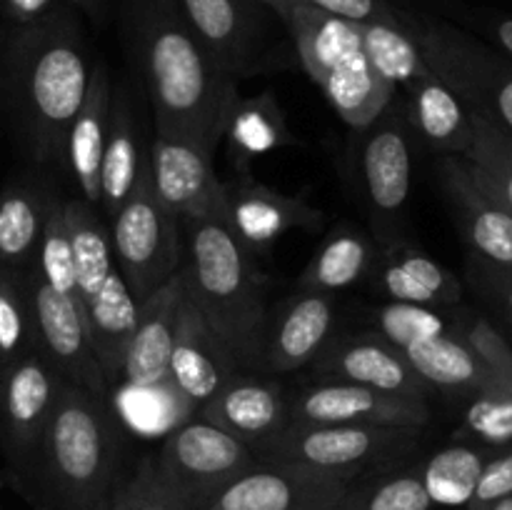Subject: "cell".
Wrapping results in <instances>:
<instances>
[{
  "mask_svg": "<svg viewBox=\"0 0 512 510\" xmlns=\"http://www.w3.org/2000/svg\"><path fill=\"white\" fill-rule=\"evenodd\" d=\"M185 293L245 368H260L268 298L265 278L248 253L220 220H183Z\"/></svg>",
  "mask_w": 512,
  "mask_h": 510,
  "instance_id": "cell-4",
  "label": "cell"
},
{
  "mask_svg": "<svg viewBox=\"0 0 512 510\" xmlns=\"http://www.w3.org/2000/svg\"><path fill=\"white\" fill-rule=\"evenodd\" d=\"M125 25L155 113V133L218 148L238 100L235 78L213 58L175 0H125Z\"/></svg>",
  "mask_w": 512,
  "mask_h": 510,
  "instance_id": "cell-1",
  "label": "cell"
},
{
  "mask_svg": "<svg viewBox=\"0 0 512 510\" xmlns=\"http://www.w3.org/2000/svg\"><path fill=\"white\" fill-rule=\"evenodd\" d=\"M283 23L288 25L300 65L313 83H318L325 73L363 53L358 25L323 13L308 3L295 5Z\"/></svg>",
  "mask_w": 512,
  "mask_h": 510,
  "instance_id": "cell-30",
  "label": "cell"
},
{
  "mask_svg": "<svg viewBox=\"0 0 512 510\" xmlns=\"http://www.w3.org/2000/svg\"><path fill=\"white\" fill-rule=\"evenodd\" d=\"M303 3L313 5V8L323 10V13L335 15L348 23L365 25V23H388V25H403V13L390 8L385 0H303Z\"/></svg>",
  "mask_w": 512,
  "mask_h": 510,
  "instance_id": "cell-46",
  "label": "cell"
},
{
  "mask_svg": "<svg viewBox=\"0 0 512 510\" xmlns=\"http://www.w3.org/2000/svg\"><path fill=\"white\" fill-rule=\"evenodd\" d=\"M493 453L495 450L478 443H453L430 455L420 463V475L430 500L445 508H465Z\"/></svg>",
  "mask_w": 512,
  "mask_h": 510,
  "instance_id": "cell-36",
  "label": "cell"
},
{
  "mask_svg": "<svg viewBox=\"0 0 512 510\" xmlns=\"http://www.w3.org/2000/svg\"><path fill=\"white\" fill-rule=\"evenodd\" d=\"M468 273L475 288L503 313V318L508 320L512 328V270L470 255Z\"/></svg>",
  "mask_w": 512,
  "mask_h": 510,
  "instance_id": "cell-47",
  "label": "cell"
},
{
  "mask_svg": "<svg viewBox=\"0 0 512 510\" xmlns=\"http://www.w3.org/2000/svg\"><path fill=\"white\" fill-rule=\"evenodd\" d=\"M208 145L175 133H155L148 150L155 195L180 220L223 218V183L215 178Z\"/></svg>",
  "mask_w": 512,
  "mask_h": 510,
  "instance_id": "cell-12",
  "label": "cell"
},
{
  "mask_svg": "<svg viewBox=\"0 0 512 510\" xmlns=\"http://www.w3.org/2000/svg\"><path fill=\"white\" fill-rule=\"evenodd\" d=\"M145 170H148V150L143 148L138 115L128 95L113 90L103 163H100V208L105 218L110 220L118 213Z\"/></svg>",
  "mask_w": 512,
  "mask_h": 510,
  "instance_id": "cell-25",
  "label": "cell"
},
{
  "mask_svg": "<svg viewBox=\"0 0 512 510\" xmlns=\"http://www.w3.org/2000/svg\"><path fill=\"white\" fill-rule=\"evenodd\" d=\"M458 333L498 383L512 385V348L505 335L488 318L463 313L460 315Z\"/></svg>",
  "mask_w": 512,
  "mask_h": 510,
  "instance_id": "cell-44",
  "label": "cell"
},
{
  "mask_svg": "<svg viewBox=\"0 0 512 510\" xmlns=\"http://www.w3.org/2000/svg\"><path fill=\"white\" fill-rule=\"evenodd\" d=\"M108 403L128 435L165 438L170 430L198 415V403L190 400L173 380L150 385L115 383Z\"/></svg>",
  "mask_w": 512,
  "mask_h": 510,
  "instance_id": "cell-29",
  "label": "cell"
},
{
  "mask_svg": "<svg viewBox=\"0 0 512 510\" xmlns=\"http://www.w3.org/2000/svg\"><path fill=\"white\" fill-rule=\"evenodd\" d=\"M350 483L303 465L255 460L200 510H335Z\"/></svg>",
  "mask_w": 512,
  "mask_h": 510,
  "instance_id": "cell-10",
  "label": "cell"
},
{
  "mask_svg": "<svg viewBox=\"0 0 512 510\" xmlns=\"http://www.w3.org/2000/svg\"><path fill=\"white\" fill-rule=\"evenodd\" d=\"M255 3L265 5V8H270V10H275V15H280V18L285 20L290 15V10H293L295 5L303 3V0H255Z\"/></svg>",
  "mask_w": 512,
  "mask_h": 510,
  "instance_id": "cell-51",
  "label": "cell"
},
{
  "mask_svg": "<svg viewBox=\"0 0 512 510\" xmlns=\"http://www.w3.org/2000/svg\"><path fill=\"white\" fill-rule=\"evenodd\" d=\"M505 495H512V445L490 455L465 510H485Z\"/></svg>",
  "mask_w": 512,
  "mask_h": 510,
  "instance_id": "cell-45",
  "label": "cell"
},
{
  "mask_svg": "<svg viewBox=\"0 0 512 510\" xmlns=\"http://www.w3.org/2000/svg\"><path fill=\"white\" fill-rule=\"evenodd\" d=\"M93 65L75 8L18 25L5 45V95L35 163H65L68 128L83 105Z\"/></svg>",
  "mask_w": 512,
  "mask_h": 510,
  "instance_id": "cell-2",
  "label": "cell"
},
{
  "mask_svg": "<svg viewBox=\"0 0 512 510\" xmlns=\"http://www.w3.org/2000/svg\"><path fill=\"white\" fill-rule=\"evenodd\" d=\"M198 415L255 448L290 423V398L273 380L238 373L200 405Z\"/></svg>",
  "mask_w": 512,
  "mask_h": 510,
  "instance_id": "cell-19",
  "label": "cell"
},
{
  "mask_svg": "<svg viewBox=\"0 0 512 510\" xmlns=\"http://www.w3.org/2000/svg\"><path fill=\"white\" fill-rule=\"evenodd\" d=\"M418 465H395L350 483L335 510H433Z\"/></svg>",
  "mask_w": 512,
  "mask_h": 510,
  "instance_id": "cell-38",
  "label": "cell"
},
{
  "mask_svg": "<svg viewBox=\"0 0 512 510\" xmlns=\"http://www.w3.org/2000/svg\"><path fill=\"white\" fill-rule=\"evenodd\" d=\"M378 240L353 225H338L325 235L323 243L308 260L298 278V290L335 295L350 285L368 278L375 258Z\"/></svg>",
  "mask_w": 512,
  "mask_h": 510,
  "instance_id": "cell-31",
  "label": "cell"
},
{
  "mask_svg": "<svg viewBox=\"0 0 512 510\" xmlns=\"http://www.w3.org/2000/svg\"><path fill=\"white\" fill-rule=\"evenodd\" d=\"M430 418L433 410L428 400L405 398L340 380H320L290 398L293 423L425 428Z\"/></svg>",
  "mask_w": 512,
  "mask_h": 510,
  "instance_id": "cell-14",
  "label": "cell"
},
{
  "mask_svg": "<svg viewBox=\"0 0 512 510\" xmlns=\"http://www.w3.org/2000/svg\"><path fill=\"white\" fill-rule=\"evenodd\" d=\"M370 278L390 303H415L430 308H455L463 300V283L453 270L425 250L393 240L380 245Z\"/></svg>",
  "mask_w": 512,
  "mask_h": 510,
  "instance_id": "cell-22",
  "label": "cell"
},
{
  "mask_svg": "<svg viewBox=\"0 0 512 510\" xmlns=\"http://www.w3.org/2000/svg\"><path fill=\"white\" fill-rule=\"evenodd\" d=\"M468 400L458 438L490 450L512 445V385L493 383Z\"/></svg>",
  "mask_w": 512,
  "mask_h": 510,
  "instance_id": "cell-41",
  "label": "cell"
},
{
  "mask_svg": "<svg viewBox=\"0 0 512 510\" xmlns=\"http://www.w3.org/2000/svg\"><path fill=\"white\" fill-rule=\"evenodd\" d=\"M358 30L360 40H363L365 58L385 83L393 85L395 93L398 90L405 93V90L413 88L415 83H420V80L433 73L430 65L425 63L415 38L405 28V23H365L358 25Z\"/></svg>",
  "mask_w": 512,
  "mask_h": 510,
  "instance_id": "cell-37",
  "label": "cell"
},
{
  "mask_svg": "<svg viewBox=\"0 0 512 510\" xmlns=\"http://www.w3.org/2000/svg\"><path fill=\"white\" fill-rule=\"evenodd\" d=\"M40 350L28 270L0 265V370Z\"/></svg>",
  "mask_w": 512,
  "mask_h": 510,
  "instance_id": "cell-39",
  "label": "cell"
},
{
  "mask_svg": "<svg viewBox=\"0 0 512 510\" xmlns=\"http://www.w3.org/2000/svg\"><path fill=\"white\" fill-rule=\"evenodd\" d=\"M470 115H473V130L463 158L483 170L485 178L495 185L500 198L512 210V135L480 115Z\"/></svg>",
  "mask_w": 512,
  "mask_h": 510,
  "instance_id": "cell-42",
  "label": "cell"
},
{
  "mask_svg": "<svg viewBox=\"0 0 512 510\" xmlns=\"http://www.w3.org/2000/svg\"><path fill=\"white\" fill-rule=\"evenodd\" d=\"M30 298H33L38 345L68 383L108 398V380L95 360L88 338L83 303L50 288L28 268Z\"/></svg>",
  "mask_w": 512,
  "mask_h": 510,
  "instance_id": "cell-15",
  "label": "cell"
},
{
  "mask_svg": "<svg viewBox=\"0 0 512 510\" xmlns=\"http://www.w3.org/2000/svg\"><path fill=\"white\" fill-rule=\"evenodd\" d=\"M360 185L375 225V240L398 238L413 188V130L403 105H390L373 125L360 130Z\"/></svg>",
  "mask_w": 512,
  "mask_h": 510,
  "instance_id": "cell-9",
  "label": "cell"
},
{
  "mask_svg": "<svg viewBox=\"0 0 512 510\" xmlns=\"http://www.w3.org/2000/svg\"><path fill=\"white\" fill-rule=\"evenodd\" d=\"M323 210L300 195L283 193L258 180L243 178L223 183V218L220 223L248 253H263L290 230H318Z\"/></svg>",
  "mask_w": 512,
  "mask_h": 510,
  "instance_id": "cell-16",
  "label": "cell"
},
{
  "mask_svg": "<svg viewBox=\"0 0 512 510\" xmlns=\"http://www.w3.org/2000/svg\"><path fill=\"white\" fill-rule=\"evenodd\" d=\"M315 85L323 90L335 115H340V120L353 130H365L373 125L398 95L393 85L375 73L365 53L325 73Z\"/></svg>",
  "mask_w": 512,
  "mask_h": 510,
  "instance_id": "cell-34",
  "label": "cell"
},
{
  "mask_svg": "<svg viewBox=\"0 0 512 510\" xmlns=\"http://www.w3.org/2000/svg\"><path fill=\"white\" fill-rule=\"evenodd\" d=\"M485 510H512V495H505V498L495 500V503L488 505Z\"/></svg>",
  "mask_w": 512,
  "mask_h": 510,
  "instance_id": "cell-52",
  "label": "cell"
},
{
  "mask_svg": "<svg viewBox=\"0 0 512 510\" xmlns=\"http://www.w3.org/2000/svg\"><path fill=\"white\" fill-rule=\"evenodd\" d=\"M198 35L230 78H243L260 58L263 30L255 0H175Z\"/></svg>",
  "mask_w": 512,
  "mask_h": 510,
  "instance_id": "cell-20",
  "label": "cell"
},
{
  "mask_svg": "<svg viewBox=\"0 0 512 510\" xmlns=\"http://www.w3.org/2000/svg\"><path fill=\"white\" fill-rule=\"evenodd\" d=\"M63 383L65 378L43 350H33L0 370V430L5 450L18 468H33Z\"/></svg>",
  "mask_w": 512,
  "mask_h": 510,
  "instance_id": "cell-11",
  "label": "cell"
},
{
  "mask_svg": "<svg viewBox=\"0 0 512 510\" xmlns=\"http://www.w3.org/2000/svg\"><path fill=\"white\" fill-rule=\"evenodd\" d=\"M113 85L103 65H93L83 105L68 128L65 140V163L78 185V198L93 208H100V163H103L105 133Z\"/></svg>",
  "mask_w": 512,
  "mask_h": 510,
  "instance_id": "cell-24",
  "label": "cell"
},
{
  "mask_svg": "<svg viewBox=\"0 0 512 510\" xmlns=\"http://www.w3.org/2000/svg\"><path fill=\"white\" fill-rule=\"evenodd\" d=\"M425 63L470 113L512 135V63L473 35L433 18L403 15Z\"/></svg>",
  "mask_w": 512,
  "mask_h": 510,
  "instance_id": "cell-6",
  "label": "cell"
},
{
  "mask_svg": "<svg viewBox=\"0 0 512 510\" xmlns=\"http://www.w3.org/2000/svg\"><path fill=\"white\" fill-rule=\"evenodd\" d=\"M128 430L108 398L65 380L33 460L48 510H93L125 478Z\"/></svg>",
  "mask_w": 512,
  "mask_h": 510,
  "instance_id": "cell-3",
  "label": "cell"
},
{
  "mask_svg": "<svg viewBox=\"0 0 512 510\" xmlns=\"http://www.w3.org/2000/svg\"><path fill=\"white\" fill-rule=\"evenodd\" d=\"M63 205L70 245H73L80 303H83L85 310L90 305V300L100 293L108 275L115 270L113 243H110L108 223L100 215H95L93 205H88L80 198L63 200Z\"/></svg>",
  "mask_w": 512,
  "mask_h": 510,
  "instance_id": "cell-35",
  "label": "cell"
},
{
  "mask_svg": "<svg viewBox=\"0 0 512 510\" xmlns=\"http://www.w3.org/2000/svg\"><path fill=\"white\" fill-rule=\"evenodd\" d=\"M450 308H430L415 303H385L375 310V333L405 353L413 345L425 343L438 335L458 333L460 315H450Z\"/></svg>",
  "mask_w": 512,
  "mask_h": 510,
  "instance_id": "cell-40",
  "label": "cell"
},
{
  "mask_svg": "<svg viewBox=\"0 0 512 510\" xmlns=\"http://www.w3.org/2000/svg\"><path fill=\"white\" fill-rule=\"evenodd\" d=\"M63 5H68V0H3V13L13 23V28H18V25H30L48 18Z\"/></svg>",
  "mask_w": 512,
  "mask_h": 510,
  "instance_id": "cell-48",
  "label": "cell"
},
{
  "mask_svg": "<svg viewBox=\"0 0 512 510\" xmlns=\"http://www.w3.org/2000/svg\"><path fill=\"white\" fill-rule=\"evenodd\" d=\"M93 510H198L193 503L165 488L148 463L140 460Z\"/></svg>",
  "mask_w": 512,
  "mask_h": 510,
  "instance_id": "cell-43",
  "label": "cell"
},
{
  "mask_svg": "<svg viewBox=\"0 0 512 510\" xmlns=\"http://www.w3.org/2000/svg\"><path fill=\"white\" fill-rule=\"evenodd\" d=\"M490 33H493V40L498 43V48L503 50L505 58L512 63V18H498L490 25Z\"/></svg>",
  "mask_w": 512,
  "mask_h": 510,
  "instance_id": "cell-49",
  "label": "cell"
},
{
  "mask_svg": "<svg viewBox=\"0 0 512 510\" xmlns=\"http://www.w3.org/2000/svg\"><path fill=\"white\" fill-rule=\"evenodd\" d=\"M115 268L135 300H145L183 268V220L165 208L150 183V163L118 213L108 220Z\"/></svg>",
  "mask_w": 512,
  "mask_h": 510,
  "instance_id": "cell-7",
  "label": "cell"
},
{
  "mask_svg": "<svg viewBox=\"0 0 512 510\" xmlns=\"http://www.w3.org/2000/svg\"><path fill=\"white\" fill-rule=\"evenodd\" d=\"M238 373H243L240 365L185 293L170 353V380L200 408Z\"/></svg>",
  "mask_w": 512,
  "mask_h": 510,
  "instance_id": "cell-21",
  "label": "cell"
},
{
  "mask_svg": "<svg viewBox=\"0 0 512 510\" xmlns=\"http://www.w3.org/2000/svg\"><path fill=\"white\" fill-rule=\"evenodd\" d=\"M313 373L320 380L365 385L405 398L428 400L433 395V388L420 378L408 358L375 330L335 335L328 348L313 360Z\"/></svg>",
  "mask_w": 512,
  "mask_h": 510,
  "instance_id": "cell-17",
  "label": "cell"
},
{
  "mask_svg": "<svg viewBox=\"0 0 512 510\" xmlns=\"http://www.w3.org/2000/svg\"><path fill=\"white\" fill-rule=\"evenodd\" d=\"M138 308L140 303L130 293L118 268L108 275L100 293L85 308L90 345H93L95 360L108 380V388H113L120 380L125 350H128L135 323H138Z\"/></svg>",
  "mask_w": 512,
  "mask_h": 510,
  "instance_id": "cell-27",
  "label": "cell"
},
{
  "mask_svg": "<svg viewBox=\"0 0 512 510\" xmlns=\"http://www.w3.org/2000/svg\"><path fill=\"white\" fill-rule=\"evenodd\" d=\"M403 110L410 130L428 148L443 155H463L470 143L473 115L463 100L435 73L405 90Z\"/></svg>",
  "mask_w": 512,
  "mask_h": 510,
  "instance_id": "cell-26",
  "label": "cell"
},
{
  "mask_svg": "<svg viewBox=\"0 0 512 510\" xmlns=\"http://www.w3.org/2000/svg\"><path fill=\"white\" fill-rule=\"evenodd\" d=\"M425 428L393 425L293 423L270 435L253 453L258 460L290 463L338 478L358 480L378 470L408 463L423 443Z\"/></svg>",
  "mask_w": 512,
  "mask_h": 510,
  "instance_id": "cell-5",
  "label": "cell"
},
{
  "mask_svg": "<svg viewBox=\"0 0 512 510\" xmlns=\"http://www.w3.org/2000/svg\"><path fill=\"white\" fill-rule=\"evenodd\" d=\"M68 5L75 10H83L93 20H103L105 10H108V0H68Z\"/></svg>",
  "mask_w": 512,
  "mask_h": 510,
  "instance_id": "cell-50",
  "label": "cell"
},
{
  "mask_svg": "<svg viewBox=\"0 0 512 510\" xmlns=\"http://www.w3.org/2000/svg\"><path fill=\"white\" fill-rule=\"evenodd\" d=\"M255 460L250 445L195 415L160 438V448L145 463L165 488L200 510Z\"/></svg>",
  "mask_w": 512,
  "mask_h": 510,
  "instance_id": "cell-8",
  "label": "cell"
},
{
  "mask_svg": "<svg viewBox=\"0 0 512 510\" xmlns=\"http://www.w3.org/2000/svg\"><path fill=\"white\" fill-rule=\"evenodd\" d=\"M335 320L338 305L333 295L298 290L278 315H270L260 368L285 375L313 365V360L335 338Z\"/></svg>",
  "mask_w": 512,
  "mask_h": 510,
  "instance_id": "cell-18",
  "label": "cell"
},
{
  "mask_svg": "<svg viewBox=\"0 0 512 510\" xmlns=\"http://www.w3.org/2000/svg\"><path fill=\"white\" fill-rule=\"evenodd\" d=\"M440 185L475 258L512 270V210L463 155L440 158Z\"/></svg>",
  "mask_w": 512,
  "mask_h": 510,
  "instance_id": "cell-13",
  "label": "cell"
},
{
  "mask_svg": "<svg viewBox=\"0 0 512 510\" xmlns=\"http://www.w3.org/2000/svg\"><path fill=\"white\" fill-rule=\"evenodd\" d=\"M220 140L228 148L235 168L248 175L253 160L285 148V145H293L295 135L290 133L278 98L270 90H263L260 95L235 100L228 118H225Z\"/></svg>",
  "mask_w": 512,
  "mask_h": 510,
  "instance_id": "cell-28",
  "label": "cell"
},
{
  "mask_svg": "<svg viewBox=\"0 0 512 510\" xmlns=\"http://www.w3.org/2000/svg\"><path fill=\"white\" fill-rule=\"evenodd\" d=\"M185 298L183 273L140 300L138 323L125 350L118 383L150 385L170 380V353L175 343L180 305Z\"/></svg>",
  "mask_w": 512,
  "mask_h": 510,
  "instance_id": "cell-23",
  "label": "cell"
},
{
  "mask_svg": "<svg viewBox=\"0 0 512 510\" xmlns=\"http://www.w3.org/2000/svg\"><path fill=\"white\" fill-rule=\"evenodd\" d=\"M403 355L418 370L420 378L433 388V393L440 390V393L473 398L480 390L498 383L480 363L478 355L470 350V345L460 338V333L430 338L405 350Z\"/></svg>",
  "mask_w": 512,
  "mask_h": 510,
  "instance_id": "cell-32",
  "label": "cell"
},
{
  "mask_svg": "<svg viewBox=\"0 0 512 510\" xmlns=\"http://www.w3.org/2000/svg\"><path fill=\"white\" fill-rule=\"evenodd\" d=\"M53 195L38 183L18 180L0 190V265L28 270L38 253L40 235Z\"/></svg>",
  "mask_w": 512,
  "mask_h": 510,
  "instance_id": "cell-33",
  "label": "cell"
}]
</instances>
